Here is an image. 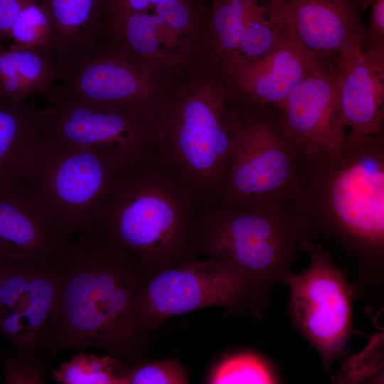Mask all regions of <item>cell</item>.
<instances>
[{
  "instance_id": "1",
  "label": "cell",
  "mask_w": 384,
  "mask_h": 384,
  "mask_svg": "<svg viewBox=\"0 0 384 384\" xmlns=\"http://www.w3.org/2000/svg\"><path fill=\"white\" fill-rule=\"evenodd\" d=\"M58 286L43 330L40 362L70 351L101 350L127 366L151 359L158 331L137 314V291L149 276L127 252L93 231L63 240Z\"/></svg>"
},
{
  "instance_id": "2",
  "label": "cell",
  "mask_w": 384,
  "mask_h": 384,
  "mask_svg": "<svg viewBox=\"0 0 384 384\" xmlns=\"http://www.w3.org/2000/svg\"><path fill=\"white\" fill-rule=\"evenodd\" d=\"M198 200L158 156L123 167L91 231L132 255L149 275L196 258Z\"/></svg>"
},
{
  "instance_id": "3",
  "label": "cell",
  "mask_w": 384,
  "mask_h": 384,
  "mask_svg": "<svg viewBox=\"0 0 384 384\" xmlns=\"http://www.w3.org/2000/svg\"><path fill=\"white\" fill-rule=\"evenodd\" d=\"M154 126L158 156L197 200L222 199L242 128L241 107L223 75L163 100Z\"/></svg>"
},
{
  "instance_id": "4",
  "label": "cell",
  "mask_w": 384,
  "mask_h": 384,
  "mask_svg": "<svg viewBox=\"0 0 384 384\" xmlns=\"http://www.w3.org/2000/svg\"><path fill=\"white\" fill-rule=\"evenodd\" d=\"M299 230L280 210L222 203L198 213L191 230L198 255L233 261L249 275L256 317L261 316L273 284L291 272Z\"/></svg>"
},
{
  "instance_id": "5",
  "label": "cell",
  "mask_w": 384,
  "mask_h": 384,
  "mask_svg": "<svg viewBox=\"0 0 384 384\" xmlns=\"http://www.w3.org/2000/svg\"><path fill=\"white\" fill-rule=\"evenodd\" d=\"M124 166L95 149L41 139L26 181L63 240L92 230L100 206Z\"/></svg>"
},
{
  "instance_id": "6",
  "label": "cell",
  "mask_w": 384,
  "mask_h": 384,
  "mask_svg": "<svg viewBox=\"0 0 384 384\" xmlns=\"http://www.w3.org/2000/svg\"><path fill=\"white\" fill-rule=\"evenodd\" d=\"M209 307L255 317L250 278L237 263L215 257L184 261L149 275L134 299L137 314L156 331L173 317Z\"/></svg>"
},
{
  "instance_id": "7",
  "label": "cell",
  "mask_w": 384,
  "mask_h": 384,
  "mask_svg": "<svg viewBox=\"0 0 384 384\" xmlns=\"http://www.w3.org/2000/svg\"><path fill=\"white\" fill-rule=\"evenodd\" d=\"M242 128L235 149L222 203L279 206L296 178L298 151L282 132L272 106H240Z\"/></svg>"
},
{
  "instance_id": "8",
  "label": "cell",
  "mask_w": 384,
  "mask_h": 384,
  "mask_svg": "<svg viewBox=\"0 0 384 384\" xmlns=\"http://www.w3.org/2000/svg\"><path fill=\"white\" fill-rule=\"evenodd\" d=\"M302 245L311 263L301 274L292 272L284 281L289 287V313L329 370L334 359L344 354L346 342L353 333V288L327 252L306 240Z\"/></svg>"
},
{
  "instance_id": "9",
  "label": "cell",
  "mask_w": 384,
  "mask_h": 384,
  "mask_svg": "<svg viewBox=\"0 0 384 384\" xmlns=\"http://www.w3.org/2000/svg\"><path fill=\"white\" fill-rule=\"evenodd\" d=\"M42 134L62 143L89 147L123 166L157 155L154 116L46 95Z\"/></svg>"
},
{
  "instance_id": "10",
  "label": "cell",
  "mask_w": 384,
  "mask_h": 384,
  "mask_svg": "<svg viewBox=\"0 0 384 384\" xmlns=\"http://www.w3.org/2000/svg\"><path fill=\"white\" fill-rule=\"evenodd\" d=\"M326 191L331 218L341 237L364 252L367 260L372 258L374 265L377 258L380 262L384 240L381 154L361 152L347 159L334 173Z\"/></svg>"
},
{
  "instance_id": "11",
  "label": "cell",
  "mask_w": 384,
  "mask_h": 384,
  "mask_svg": "<svg viewBox=\"0 0 384 384\" xmlns=\"http://www.w3.org/2000/svg\"><path fill=\"white\" fill-rule=\"evenodd\" d=\"M49 94L90 105L151 116L156 114L162 102L151 97L144 68L112 41L65 74Z\"/></svg>"
},
{
  "instance_id": "12",
  "label": "cell",
  "mask_w": 384,
  "mask_h": 384,
  "mask_svg": "<svg viewBox=\"0 0 384 384\" xmlns=\"http://www.w3.org/2000/svg\"><path fill=\"white\" fill-rule=\"evenodd\" d=\"M58 286L55 257L6 264L0 272V333L29 363L43 366L38 345Z\"/></svg>"
},
{
  "instance_id": "13",
  "label": "cell",
  "mask_w": 384,
  "mask_h": 384,
  "mask_svg": "<svg viewBox=\"0 0 384 384\" xmlns=\"http://www.w3.org/2000/svg\"><path fill=\"white\" fill-rule=\"evenodd\" d=\"M287 34L325 66L363 51L366 28L359 0H282Z\"/></svg>"
},
{
  "instance_id": "14",
  "label": "cell",
  "mask_w": 384,
  "mask_h": 384,
  "mask_svg": "<svg viewBox=\"0 0 384 384\" xmlns=\"http://www.w3.org/2000/svg\"><path fill=\"white\" fill-rule=\"evenodd\" d=\"M339 65L314 72L275 109L280 127L298 151L312 156L338 149L347 135L339 112Z\"/></svg>"
},
{
  "instance_id": "15",
  "label": "cell",
  "mask_w": 384,
  "mask_h": 384,
  "mask_svg": "<svg viewBox=\"0 0 384 384\" xmlns=\"http://www.w3.org/2000/svg\"><path fill=\"white\" fill-rule=\"evenodd\" d=\"M325 66L287 33L267 54L235 64L224 73L226 85L244 107H277L304 80Z\"/></svg>"
},
{
  "instance_id": "16",
  "label": "cell",
  "mask_w": 384,
  "mask_h": 384,
  "mask_svg": "<svg viewBox=\"0 0 384 384\" xmlns=\"http://www.w3.org/2000/svg\"><path fill=\"white\" fill-rule=\"evenodd\" d=\"M63 242L50 213L26 182L0 189V259L55 257Z\"/></svg>"
},
{
  "instance_id": "17",
  "label": "cell",
  "mask_w": 384,
  "mask_h": 384,
  "mask_svg": "<svg viewBox=\"0 0 384 384\" xmlns=\"http://www.w3.org/2000/svg\"><path fill=\"white\" fill-rule=\"evenodd\" d=\"M38 1L50 20L49 58L60 79L110 41L107 0Z\"/></svg>"
},
{
  "instance_id": "18",
  "label": "cell",
  "mask_w": 384,
  "mask_h": 384,
  "mask_svg": "<svg viewBox=\"0 0 384 384\" xmlns=\"http://www.w3.org/2000/svg\"><path fill=\"white\" fill-rule=\"evenodd\" d=\"M339 112L358 135H379L384 119V46L366 47L341 66Z\"/></svg>"
},
{
  "instance_id": "19",
  "label": "cell",
  "mask_w": 384,
  "mask_h": 384,
  "mask_svg": "<svg viewBox=\"0 0 384 384\" xmlns=\"http://www.w3.org/2000/svg\"><path fill=\"white\" fill-rule=\"evenodd\" d=\"M41 134L36 105L0 100V189L26 181Z\"/></svg>"
},
{
  "instance_id": "20",
  "label": "cell",
  "mask_w": 384,
  "mask_h": 384,
  "mask_svg": "<svg viewBox=\"0 0 384 384\" xmlns=\"http://www.w3.org/2000/svg\"><path fill=\"white\" fill-rule=\"evenodd\" d=\"M59 79L46 55L0 43V100L23 102L36 95H46Z\"/></svg>"
},
{
  "instance_id": "21",
  "label": "cell",
  "mask_w": 384,
  "mask_h": 384,
  "mask_svg": "<svg viewBox=\"0 0 384 384\" xmlns=\"http://www.w3.org/2000/svg\"><path fill=\"white\" fill-rule=\"evenodd\" d=\"M286 35L282 0H250L238 52L228 68L267 54Z\"/></svg>"
},
{
  "instance_id": "22",
  "label": "cell",
  "mask_w": 384,
  "mask_h": 384,
  "mask_svg": "<svg viewBox=\"0 0 384 384\" xmlns=\"http://www.w3.org/2000/svg\"><path fill=\"white\" fill-rule=\"evenodd\" d=\"M127 365L106 354L78 352L51 371L58 384H127Z\"/></svg>"
},
{
  "instance_id": "23",
  "label": "cell",
  "mask_w": 384,
  "mask_h": 384,
  "mask_svg": "<svg viewBox=\"0 0 384 384\" xmlns=\"http://www.w3.org/2000/svg\"><path fill=\"white\" fill-rule=\"evenodd\" d=\"M249 1L213 0L211 24L219 68L223 73L238 54Z\"/></svg>"
},
{
  "instance_id": "24",
  "label": "cell",
  "mask_w": 384,
  "mask_h": 384,
  "mask_svg": "<svg viewBox=\"0 0 384 384\" xmlns=\"http://www.w3.org/2000/svg\"><path fill=\"white\" fill-rule=\"evenodd\" d=\"M278 382L272 366L262 356L251 351L225 356L214 366L207 379L210 384Z\"/></svg>"
},
{
  "instance_id": "25",
  "label": "cell",
  "mask_w": 384,
  "mask_h": 384,
  "mask_svg": "<svg viewBox=\"0 0 384 384\" xmlns=\"http://www.w3.org/2000/svg\"><path fill=\"white\" fill-rule=\"evenodd\" d=\"M52 28L48 14L38 0H28L22 7L9 32V48L38 50L49 57Z\"/></svg>"
},
{
  "instance_id": "26",
  "label": "cell",
  "mask_w": 384,
  "mask_h": 384,
  "mask_svg": "<svg viewBox=\"0 0 384 384\" xmlns=\"http://www.w3.org/2000/svg\"><path fill=\"white\" fill-rule=\"evenodd\" d=\"M127 384H186L188 375L176 358L148 360L128 366Z\"/></svg>"
},
{
  "instance_id": "27",
  "label": "cell",
  "mask_w": 384,
  "mask_h": 384,
  "mask_svg": "<svg viewBox=\"0 0 384 384\" xmlns=\"http://www.w3.org/2000/svg\"><path fill=\"white\" fill-rule=\"evenodd\" d=\"M6 384H42L45 383L46 367L26 361L17 355L0 356Z\"/></svg>"
},
{
  "instance_id": "28",
  "label": "cell",
  "mask_w": 384,
  "mask_h": 384,
  "mask_svg": "<svg viewBox=\"0 0 384 384\" xmlns=\"http://www.w3.org/2000/svg\"><path fill=\"white\" fill-rule=\"evenodd\" d=\"M371 4L366 47L384 46V0H373Z\"/></svg>"
},
{
  "instance_id": "29",
  "label": "cell",
  "mask_w": 384,
  "mask_h": 384,
  "mask_svg": "<svg viewBox=\"0 0 384 384\" xmlns=\"http://www.w3.org/2000/svg\"><path fill=\"white\" fill-rule=\"evenodd\" d=\"M28 1L0 0V43L9 38L11 27Z\"/></svg>"
},
{
  "instance_id": "30",
  "label": "cell",
  "mask_w": 384,
  "mask_h": 384,
  "mask_svg": "<svg viewBox=\"0 0 384 384\" xmlns=\"http://www.w3.org/2000/svg\"><path fill=\"white\" fill-rule=\"evenodd\" d=\"M109 16L125 11H143L151 7L149 0H107Z\"/></svg>"
},
{
  "instance_id": "31",
  "label": "cell",
  "mask_w": 384,
  "mask_h": 384,
  "mask_svg": "<svg viewBox=\"0 0 384 384\" xmlns=\"http://www.w3.org/2000/svg\"><path fill=\"white\" fill-rule=\"evenodd\" d=\"M164 1H166V0H149L151 6H154L156 4Z\"/></svg>"
},
{
  "instance_id": "32",
  "label": "cell",
  "mask_w": 384,
  "mask_h": 384,
  "mask_svg": "<svg viewBox=\"0 0 384 384\" xmlns=\"http://www.w3.org/2000/svg\"><path fill=\"white\" fill-rule=\"evenodd\" d=\"M5 265H6V263H4V262L0 259V272L1 271V270L3 269V267H4Z\"/></svg>"
},
{
  "instance_id": "33",
  "label": "cell",
  "mask_w": 384,
  "mask_h": 384,
  "mask_svg": "<svg viewBox=\"0 0 384 384\" xmlns=\"http://www.w3.org/2000/svg\"><path fill=\"white\" fill-rule=\"evenodd\" d=\"M0 356H1V353H0Z\"/></svg>"
}]
</instances>
